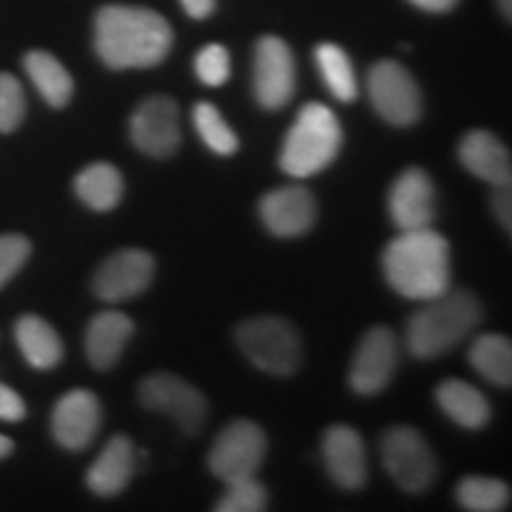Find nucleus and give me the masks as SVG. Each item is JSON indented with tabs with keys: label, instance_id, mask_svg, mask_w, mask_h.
<instances>
[{
	"label": "nucleus",
	"instance_id": "nucleus-36",
	"mask_svg": "<svg viewBox=\"0 0 512 512\" xmlns=\"http://www.w3.org/2000/svg\"><path fill=\"white\" fill-rule=\"evenodd\" d=\"M408 3L415 5L418 10L432 12V15H444V12H451L460 0H408Z\"/></svg>",
	"mask_w": 512,
	"mask_h": 512
},
{
	"label": "nucleus",
	"instance_id": "nucleus-19",
	"mask_svg": "<svg viewBox=\"0 0 512 512\" xmlns=\"http://www.w3.org/2000/svg\"><path fill=\"white\" fill-rule=\"evenodd\" d=\"M133 472H136V448L131 439L117 434L107 441L100 456L88 467L86 484L95 496L112 498L131 484Z\"/></svg>",
	"mask_w": 512,
	"mask_h": 512
},
{
	"label": "nucleus",
	"instance_id": "nucleus-20",
	"mask_svg": "<svg viewBox=\"0 0 512 512\" xmlns=\"http://www.w3.org/2000/svg\"><path fill=\"white\" fill-rule=\"evenodd\" d=\"M136 332L126 313L102 311L86 328V356L95 370H110L124 354L128 339Z\"/></svg>",
	"mask_w": 512,
	"mask_h": 512
},
{
	"label": "nucleus",
	"instance_id": "nucleus-16",
	"mask_svg": "<svg viewBox=\"0 0 512 512\" xmlns=\"http://www.w3.org/2000/svg\"><path fill=\"white\" fill-rule=\"evenodd\" d=\"M437 192L427 171L411 166L389 188L387 209L399 230L430 228L437 211Z\"/></svg>",
	"mask_w": 512,
	"mask_h": 512
},
{
	"label": "nucleus",
	"instance_id": "nucleus-7",
	"mask_svg": "<svg viewBox=\"0 0 512 512\" xmlns=\"http://www.w3.org/2000/svg\"><path fill=\"white\" fill-rule=\"evenodd\" d=\"M268 451L266 432L252 420H233L223 427L209 451V470L223 484L256 477Z\"/></svg>",
	"mask_w": 512,
	"mask_h": 512
},
{
	"label": "nucleus",
	"instance_id": "nucleus-37",
	"mask_svg": "<svg viewBox=\"0 0 512 512\" xmlns=\"http://www.w3.org/2000/svg\"><path fill=\"white\" fill-rule=\"evenodd\" d=\"M12 451H15V444H12V439L5 437V434H0V460L8 458Z\"/></svg>",
	"mask_w": 512,
	"mask_h": 512
},
{
	"label": "nucleus",
	"instance_id": "nucleus-14",
	"mask_svg": "<svg viewBox=\"0 0 512 512\" xmlns=\"http://www.w3.org/2000/svg\"><path fill=\"white\" fill-rule=\"evenodd\" d=\"M102 425L100 399L88 389H72L55 403L53 437L67 451H83L93 444Z\"/></svg>",
	"mask_w": 512,
	"mask_h": 512
},
{
	"label": "nucleus",
	"instance_id": "nucleus-33",
	"mask_svg": "<svg viewBox=\"0 0 512 512\" xmlns=\"http://www.w3.org/2000/svg\"><path fill=\"white\" fill-rule=\"evenodd\" d=\"M27 418V406H24L22 396L8 384H0V420L5 422H19Z\"/></svg>",
	"mask_w": 512,
	"mask_h": 512
},
{
	"label": "nucleus",
	"instance_id": "nucleus-29",
	"mask_svg": "<svg viewBox=\"0 0 512 512\" xmlns=\"http://www.w3.org/2000/svg\"><path fill=\"white\" fill-rule=\"evenodd\" d=\"M219 512H261L268 508V491L256 477H245L228 484L226 494L214 505Z\"/></svg>",
	"mask_w": 512,
	"mask_h": 512
},
{
	"label": "nucleus",
	"instance_id": "nucleus-10",
	"mask_svg": "<svg viewBox=\"0 0 512 512\" xmlns=\"http://www.w3.org/2000/svg\"><path fill=\"white\" fill-rule=\"evenodd\" d=\"M297 91L292 48L278 36H261L254 48V98L264 110H283Z\"/></svg>",
	"mask_w": 512,
	"mask_h": 512
},
{
	"label": "nucleus",
	"instance_id": "nucleus-31",
	"mask_svg": "<svg viewBox=\"0 0 512 512\" xmlns=\"http://www.w3.org/2000/svg\"><path fill=\"white\" fill-rule=\"evenodd\" d=\"M195 74L204 86L219 88L230 79V53L221 43H209L195 55Z\"/></svg>",
	"mask_w": 512,
	"mask_h": 512
},
{
	"label": "nucleus",
	"instance_id": "nucleus-34",
	"mask_svg": "<svg viewBox=\"0 0 512 512\" xmlns=\"http://www.w3.org/2000/svg\"><path fill=\"white\" fill-rule=\"evenodd\" d=\"M491 207H494L496 219L505 228V233H512V192H510V185H494Z\"/></svg>",
	"mask_w": 512,
	"mask_h": 512
},
{
	"label": "nucleus",
	"instance_id": "nucleus-5",
	"mask_svg": "<svg viewBox=\"0 0 512 512\" xmlns=\"http://www.w3.org/2000/svg\"><path fill=\"white\" fill-rule=\"evenodd\" d=\"M235 342L254 368L275 377H290L302 366V339L290 320L256 316L238 325Z\"/></svg>",
	"mask_w": 512,
	"mask_h": 512
},
{
	"label": "nucleus",
	"instance_id": "nucleus-35",
	"mask_svg": "<svg viewBox=\"0 0 512 512\" xmlns=\"http://www.w3.org/2000/svg\"><path fill=\"white\" fill-rule=\"evenodd\" d=\"M181 5L192 19H207L216 10V0H181Z\"/></svg>",
	"mask_w": 512,
	"mask_h": 512
},
{
	"label": "nucleus",
	"instance_id": "nucleus-18",
	"mask_svg": "<svg viewBox=\"0 0 512 512\" xmlns=\"http://www.w3.org/2000/svg\"><path fill=\"white\" fill-rule=\"evenodd\" d=\"M458 159L472 176L489 185H512L510 150L494 133L482 128L465 133L458 145Z\"/></svg>",
	"mask_w": 512,
	"mask_h": 512
},
{
	"label": "nucleus",
	"instance_id": "nucleus-26",
	"mask_svg": "<svg viewBox=\"0 0 512 512\" xmlns=\"http://www.w3.org/2000/svg\"><path fill=\"white\" fill-rule=\"evenodd\" d=\"M316 64L318 72L323 76L328 91L335 95L339 102H354L358 98V81L356 69L351 57L339 48L337 43H320L316 48Z\"/></svg>",
	"mask_w": 512,
	"mask_h": 512
},
{
	"label": "nucleus",
	"instance_id": "nucleus-1",
	"mask_svg": "<svg viewBox=\"0 0 512 512\" xmlns=\"http://www.w3.org/2000/svg\"><path fill=\"white\" fill-rule=\"evenodd\" d=\"M93 46L110 69H150L174 48V29L159 12L138 5H105L95 12Z\"/></svg>",
	"mask_w": 512,
	"mask_h": 512
},
{
	"label": "nucleus",
	"instance_id": "nucleus-38",
	"mask_svg": "<svg viewBox=\"0 0 512 512\" xmlns=\"http://www.w3.org/2000/svg\"><path fill=\"white\" fill-rule=\"evenodd\" d=\"M498 10H501V15L510 22V19H512V3H510V0H498Z\"/></svg>",
	"mask_w": 512,
	"mask_h": 512
},
{
	"label": "nucleus",
	"instance_id": "nucleus-3",
	"mask_svg": "<svg viewBox=\"0 0 512 512\" xmlns=\"http://www.w3.org/2000/svg\"><path fill=\"white\" fill-rule=\"evenodd\" d=\"M484 306L477 294L446 290L425 302L406 325V347L420 361L444 356L482 323Z\"/></svg>",
	"mask_w": 512,
	"mask_h": 512
},
{
	"label": "nucleus",
	"instance_id": "nucleus-21",
	"mask_svg": "<svg viewBox=\"0 0 512 512\" xmlns=\"http://www.w3.org/2000/svg\"><path fill=\"white\" fill-rule=\"evenodd\" d=\"M15 339L22 356L36 370H50L62 361L64 347L53 325L34 313H24L15 323Z\"/></svg>",
	"mask_w": 512,
	"mask_h": 512
},
{
	"label": "nucleus",
	"instance_id": "nucleus-28",
	"mask_svg": "<svg viewBox=\"0 0 512 512\" xmlns=\"http://www.w3.org/2000/svg\"><path fill=\"white\" fill-rule=\"evenodd\" d=\"M192 124H195L197 136L211 152L221 157H230L240 150V138L235 136L233 128L223 119V114L216 110L211 102H197L192 107Z\"/></svg>",
	"mask_w": 512,
	"mask_h": 512
},
{
	"label": "nucleus",
	"instance_id": "nucleus-32",
	"mask_svg": "<svg viewBox=\"0 0 512 512\" xmlns=\"http://www.w3.org/2000/svg\"><path fill=\"white\" fill-rule=\"evenodd\" d=\"M31 256V242L24 235H0V290L22 271Z\"/></svg>",
	"mask_w": 512,
	"mask_h": 512
},
{
	"label": "nucleus",
	"instance_id": "nucleus-15",
	"mask_svg": "<svg viewBox=\"0 0 512 512\" xmlns=\"http://www.w3.org/2000/svg\"><path fill=\"white\" fill-rule=\"evenodd\" d=\"M316 200L302 185H285L266 192L259 202V216L275 238H299L316 223Z\"/></svg>",
	"mask_w": 512,
	"mask_h": 512
},
{
	"label": "nucleus",
	"instance_id": "nucleus-27",
	"mask_svg": "<svg viewBox=\"0 0 512 512\" xmlns=\"http://www.w3.org/2000/svg\"><path fill=\"white\" fill-rule=\"evenodd\" d=\"M456 498L460 508L470 512H501L510 505V486L503 479L472 475L460 479Z\"/></svg>",
	"mask_w": 512,
	"mask_h": 512
},
{
	"label": "nucleus",
	"instance_id": "nucleus-9",
	"mask_svg": "<svg viewBox=\"0 0 512 512\" xmlns=\"http://www.w3.org/2000/svg\"><path fill=\"white\" fill-rule=\"evenodd\" d=\"M143 408L169 415L185 434H197L207 422V399L197 387L171 373L147 375L138 387Z\"/></svg>",
	"mask_w": 512,
	"mask_h": 512
},
{
	"label": "nucleus",
	"instance_id": "nucleus-24",
	"mask_svg": "<svg viewBox=\"0 0 512 512\" xmlns=\"http://www.w3.org/2000/svg\"><path fill=\"white\" fill-rule=\"evenodd\" d=\"M74 190L93 211H112L124 197V176L110 162H95L74 178Z\"/></svg>",
	"mask_w": 512,
	"mask_h": 512
},
{
	"label": "nucleus",
	"instance_id": "nucleus-30",
	"mask_svg": "<svg viewBox=\"0 0 512 512\" xmlns=\"http://www.w3.org/2000/svg\"><path fill=\"white\" fill-rule=\"evenodd\" d=\"M27 114V98L17 76L0 72V133L17 131Z\"/></svg>",
	"mask_w": 512,
	"mask_h": 512
},
{
	"label": "nucleus",
	"instance_id": "nucleus-23",
	"mask_svg": "<svg viewBox=\"0 0 512 512\" xmlns=\"http://www.w3.org/2000/svg\"><path fill=\"white\" fill-rule=\"evenodd\" d=\"M24 69H27L36 91L50 107L60 110V107L69 105L74 95V79L55 55L46 53V50H31L24 57Z\"/></svg>",
	"mask_w": 512,
	"mask_h": 512
},
{
	"label": "nucleus",
	"instance_id": "nucleus-12",
	"mask_svg": "<svg viewBox=\"0 0 512 512\" xmlns=\"http://www.w3.org/2000/svg\"><path fill=\"white\" fill-rule=\"evenodd\" d=\"M399 366V339L384 325H375L358 342L356 354L351 358L349 384L356 394H380Z\"/></svg>",
	"mask_w": 512,
	"mask_h": 512
},
{
	"label": "nucleus",
	"instance_id": "nucleus-11",
	"mask_svg": "<svg viewBox=\"0 0 512 512\" xmlns=\"http://www.w3.org/2000/svg\"><path fill=\"white\" fill-rule=\"evenodd\" d=\"M128 136L147 157L169 159L181 147V114L166 95H152L136 107L128 121Z\"/></svg>",
	"mask_w": 512,
	"mask_h": 512
},
{
	"label": "nucleus",
	"instance_id": "nucleus-6",
	"mask_svg": "<svg viewBox=\"0 0 512 512\" xmlns=\"http://www.w3.org/2000/svg\"><path fill=\"white\" fill-rule=\"evenodd\" d=\"M382 463L406 494H425L437 482L439 463L415 427L396 425L382 434Z\"/></svg>",
	"mask_w": 512,
	"mask_h": 512
},
{
	"label": "nucleus",
	"instance_id": "nucleus-22",
	"mask_svg": "<svg viewBox=\"0 0 512 512\" xmlns=\"http://www.w3.org/2000/svg\"><path fill=\"white\" fill-rule=\"evenodd\" d=\"M437 403L448 418L465 430H482L491 420L489 399L463 380L441 382L437 387Z\"/></svg>",
	"mask_w": 512,
	"mask_h": 512
},
{
	"label": "nucleus",
	"instance_id": "nucleus-17",
	"mask_svg": "<svg viewBox=\"0 0 512 512\" xmlns=\"http://www.w3.org/2000/svg\"><path fill=\"white\" fill-rule=\"evenodd\" d=\"M323 463L332 482L347 491L368 482V456L361 434L349 425H332L323 434Z\"/></svg>",
	"mask_w": 512,
	"mask_h": 512
},
{
	"label": "nucleus",
	"instance_id": "nucleus-2",
	"mask_svg": "<svg viewBox=\"0 0 512 512\" xmlns=\"http://www.w3.org/2000/svg\"><path fill=\"white\" fill-rule=\"evenodd\" d=\"M382 271L389 287L413 302H430L451 290V249L437 230H401L384 247Z\"/></svg>",
	"mask_w": 512,
	"mask_h": 512
},
{
	"label": "nucleus",
	"instance_id": "nucleus-13",
	"mask_svg": "<svg viewBox=\"0 0 512 512\" xmlns=\"http://www.w3.org/2000/svg\"><path fill=\"white\" fill-rule=\"evenodd\" d=\"M155 278V256L145 249H121L102 261L93 275L95 297L121 304L143 294Z\"/></svg>",
	"mask_w": 512,
	"mask_h": 512
},
{
	"label": "nucleus",
	"instance_id": "nucleus-4",
	"mask_svg": "<svg viewBox=\"0 0 512 512\" xmlns=\"http://www.w3.org/2000/svg\"><path fill=\"white\" fill-rule=\"evenodd\" d=\"M344 133L337 114L323 102H306L280 147V169L292 178H311L335 162Z\"/></svg>",
	"mask_w": 512,
	"mask_h": 512
},
{
	"label": "nucleus",
	"instance_id": "nucleus-25",
	"mask_svg": "<svg viewBox=\"0 0 512 512\" xmlns=\"http://www.w3.org/2000/svg\"><path fill=\"white\" fill-rule=\"evenodd\" d=\"M470 363L479 375L498 387L512 384V344L508 337L496 332L479 335L470 347Z\"/></svg>",
	"mask_w": 512,
	"mask_h": 512
},
{
	"label": "nucleus",
	"instance_id": "nucleus-8",
	"mask_svg": "<svg viewBox=\"0 0 512 512\" xmlns=\"http://www.w3.org/2000/svg\"><path fill=\"white\" fill-rule=\"evenodd\" d=\"M368 95L375 112L387 124L406 128L422 117V93L418 81L394 60H380L368 72Z\"/></svg>",
	"mask_w": 512,
	"mask_h": 512
}]
</instances>
